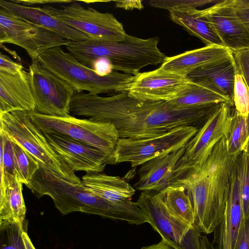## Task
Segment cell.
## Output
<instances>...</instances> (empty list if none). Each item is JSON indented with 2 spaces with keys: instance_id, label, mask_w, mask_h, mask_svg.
<instances>
[{
  "instance_id": "1",
  "label": "cell",
  "mask_w": 249,
  "mask_h": 249,
  "mask_svg": "<svg viewBox=\"0 0 249 249\" xmlns=\"http://www.w3.org/2000/svg\"><path fill=\"white\" fill-rule=\"evenodd\" d=\"M220 103L176 108L167 102L144 101L127 92L103 97L75 92L70 104V115L109 122L120 138L156 137L177 127L202 125Z\"/></svg>"
},
{
  "instance_id": "2",
  "label": "cell",
  "mask_w": 249,
  "mask_h": 249,
  "mask_svg": "<svg viewBox=\"0 0 249 249\" xmlns=\"http://www.w3.org/2000/svg\"><path fill=\"white\" fill-rule=\"evenodd\" d=\"M239 155L229 153L224 136L200 168L171 185L186 190L192 203L195 224L201 232L211 233L221 223L232 169Z\"/></svg>"
},
{
  "instance_id": "3",
  "label": "cell",
  "mask_w": 249,
  "mask_h": 249,
  "mask_svg": "<svg viewBox=\"0 0 249 249\" xmlns=\"http://www.w3.org/2000/svg\"><path fill=\"white\" fill-rule=\"evenodd\" d=\"M27 187L38 198L44 196H50L63 215L82 212L136 225L147 221L136 202L129 200L113 203L107 201L86 190L82 183L67 181L40 163Z\"/></svg>"
},
{
  "instance_id": "4",
  "label": "cell",
  "mask_w": 249,
  "mask_h": 249,
  "mask_svg": "<svg viewBox=\"0 0 249 249\" xmlns=\"http://www.w3.org/2000/svg\"><path fill=\"white\" fill-rule=\"evenodd\" d=\"M159 42L158 36L142 39L126 34L123 40L118 42L93 39L71 41L65 48L89 68L95 60L103 58L110 61L113 70L136 75L145 67L162 63L166 56L159 49Z\"/></svg>"
},
{
  "instance_id": "5",
  "label": "cell",
  "mask_w": 249,
  "mask_h": 249,
  "mask_svg": "<svg viewBox=\"0 0 249 249\" xmlns=\"http://www.w3.org/2000/svg\"><path fill=\"white\" fill-rule=\"evenodd\" d=\"M45 68L70 85L76 92L86 91L98 95L110 92H127L135 75L112 71L100 76L80 63L61 47L51 49L38 60Z\"/></svg>"
},
{
  "instance_id": "6",
  "label": "cell",
  "mask_w": 249,
  "mask_h": 249,
  "mask_svg": "<svg viewBox=\"0 0 249 249\" xmlns=\"http://www.w3.org/2000/svg\"><path fill=\"white\" fill-rule=\"evenodd\" d=\"M0 131L12 141L22 145L49 171L67 181L82 183L75 172L51 146L27 112L16 110L0 113Z\"/></svg>"
},
{
  "instance_id": "7",
  "label": "cell",
  "mask_w": 249,
  "mask_h": 249,
  "mask_svg": "<svg viewBox=\"0 0 249 249\" xmlns=\"http://www.w3.org/2000/svg\"><path fill=\"white\" fill-rule=\"evenodd\" d=\"M40 129L54 131L107 152L114 153L120 139L117 130L110 123L79 119L72 115L54 116L36 111L27 112Z\"/></svg>"
},
{
  "instance_id": "8",
  "label": "cell",
  "mask_w": 249,
  "mask_h": 249,
  "mask_svg": "<svg viewBox=\"0 0 249 249\" xmlns=\"http://www.w3.org/2000/svg\"><path fill=\"white\" fill-rule=\"evenodd\" d=\"M136 202L148 223L168 245L174 249H201V232L195 224L191 225L172 214L160 193L142 191Z\"/></svg>"
},
{
  "instance_id": "9",
  "label": "cell",
  "mask_w": 249,
  "mask_h": 249,
  "mask_svg": "<svg viewBox=\"0 0 249 249\" xmlns=\"http://www.w3.org/2000/svg\"><path fill=\"white\" fill-rule=\"evenodd\" d=\"M79 1L73 0L61 8L43 6L40 8L71 28L92 39L116 42L123 40L126 33L123 24L111 13H102L91 7L85 8Z\"/></svg>"
},
{
  "instance_id": "10",
  "label": "cell",
  "mask_w": 249,
  "mask_h": 249,
  "mask_svg": "<svg viewBox=\"0 0 249 249\" xmlns=\"http://www.w3.org/2000/svg\"><path fill=\"white\" fill-rule=\"evenodd\" d=\"M231 107L228 104L220 103L186 144L184 153L177 164L172 183L200 168L206 161L225 136Z\"/></svg>"
},
{
  "instance_id": "11",
  "label": "cell",
  "mask_w": 249,
  "mask_h": 249,
  "mask_svg": "<svg viewBox=\"0 0 249 249\" xmlns=\"http://www.w3.org/2000/svg\"><path fill=\"white\" fill-rule=\"evenodd\" d=\"M198 129L194 126H181L154 137L120 138L114 150L116 164L129 162L135 168L163 154L178 150L186 145Z\"/></svg>"
},
{
  "instance_id": "12",
  "label": "cell",
  "mask_w": 249,
  "mask_h": 249,
  "mask_svg": "<svg viewBox=\"0 0 249 249\" xmlns=\"http://www.w3.org/2000/svg\"><path fill=\"white\" fill-rule=\"evenodd\" d=\"M71 40L22 19L0 8V43H9L23 49L32 61L47 51L66 46Z\"/></svg>"
},
{
  "instance_id": "13",
  "label": "cell",
  "mask_w": 249,
  "mask_h": 249,
  "mask_svg": "<svg viewBox=\"0 0 249 249\" xmlns=\"http://www.w3.org/2000/svg\"><path fill=\"white\" fill-rule=\"evenodd\" d=\"M27 79L36 103L35 111L49 116L70 115V104L74 89L43 67L38 60L32 61Z\"/></svg>"
},
{
  "instance_id": "14",
  "label": "cell",
  "mask_w": 249,
  "mask_h": 249,
  "mask_svg": "<svg viewBox=\"0 0 249 249\" xmlns=\"http://www.w3.org/2000/svg\"><path fill=\"white\" fill-rule=\"evenodd\" d=\"M40 130L56 153L74 172L101 173L107 165L116 164L114 153L106 152L51 130Z\"/></svg>"
},
{
  "instance_id": "15",
  "label": "cell",
  "mask_w": 249,
  "mask_h": 249,
  "mask_svg": "<svg viewBox=\"0 0 249 249\" xmlns=\"http://www.w3.org/2000/svg\"><path fill=\"white\" fill-rule=\"evenodd\" d=\"M190 83L186 76L160 67L135 75L127 93L142 100L169 102L180 96Z\"/></svg>"
},
{
  "instance_id": "16",
  "label": "cell",
  "mask_w": 249,
  "mask_h": 249,
  "mask_svg": "<svg viewBox=\"0 0 249 249\" xmlns=\"http://www.w3.org/2000/svg\"><path fill=\"white\" fill-rule=\"evenodd\" d=\"M195 13L212 25L225 47L233 53L249 48V33L229 0H221L203 10L196 9Z\"/></svg>"
},
{
  "instance_id": "17",
  "label": "cell",
  "mask_w": 249,
  "mask_h": 249,
  "mask_svg": "<svg viewBox=\"0 0 249 249\" xmlns=\"http://www.w3.org/2000/svg\"><path fill=\"white\" fill-rule=\"evenodd\" d=\"M185 146L141 165L138 171L139 178L134 185V188L142 192L159 193L171 185L177 164L184 153Z\"/></svg>"
},
{
  "instance_id": "18",
  "label": "cell",
  "mask_w": 249,
  "mask_h": 249,
  "mask_svg": "<svg viewBox=\"0 0 249 249\" xmlns=\"http://www.w3.org/2000/svg\"><path fill=\"white\" fill-rule=\"evenodd\" d=\"M236 72L233 54L199 67L186 77L190 81L201 84L233 102Z\"/></svg>"
},
{
  "instance_id": "19",
  "label": "cell",
  "mask_w": 249,
  "mask_h": 249,
  "mask_svg": "<svg viewBox=\"0 0 249 249\" xmlns=\"http://www.w3.org/2000/svg\"><path fill=\"white\" fill-rule=\"evenodd\" d=\"M27 71L13 75L0 71V113L16 110L35 111L36 103L27 77Z\"/></svg>"
},
{
  "instance_id": "20",
  "label": "cell",
  "mask_w": 249,
  "mask_h": 249,
  "mask_svg": "<svg viewBox=\"0 0 249 249\" xmlns=\"http://www.w3.org/2000/svg\"><path fill=\"white\" fill-rule=\"evenodd\" d=\"M0 7L17 17L55 33L66 39L80 41L92 39L48 14L39 7H32L15 3L12 0H0Z\"/></svg>"
},
{
  "instance_id": "21",
  "label": "cell",
  "mask_w": 249,
  "mask_h": 249,
  "mask_svg": "<svg viewBox=\"0 0 249 249\" xmlns=\"http://www.w3.org/2000/svg\"><path fill=\"white\" fill-rule=\"evenodd\" d=\"M232 55L233 53L226 47L215 45L205 46L175 56H166L160 68L186 77L199 67Z\"/></svg>"
},
{
  "instance_id": "22",
  "label": "cell",
  "mask_w": 249,
  "mask_h": 249,
  "mask_svg": "<svg viewBox=\"0 0 249 249\" xmlns=\"http://www.w3.org/2000/svg\"><path fill=\"white\" fill-rule=\"evenodd\" d=\"M0 228L11 224L24 225L26 208L23 183L18 176L0 174Z\"/></svg>"
},
{
  "instance_id": "23",
  "label": "cell",
  "mask_w": 249,
  "mask_h": 249,
  "mask_svg": "<svg viewBox=\"0 0 249 249\" xmlns=\"http://www.w3.org/2000/svg\"><path fill=\"white\" fill-rule=\"evenodd\" d=\"M86 190L111 202L131 200L135 189L122 178L100 173H87L82 177Z\"/></svg>"
},
{
  "instance_id": "24",
  "label": "cell",
  "mask_w": 249,
  "mask_h": 249,
  "mask_svg": "<svg viewBox=\"0 0 249 249\" xmlns=\"http://www.w3.org/2000/svg\"><path fill=\"white\" fill-rule=\"evenodd\" d=\"M196 9L183 8L169 11L171 19L190 35L199 38L206 46L215 45L226 47L212 25L198 17Z\"/></svg>"
},
{
  "instance_id": "25",
  "label": "cell",
  "mask_w": 249,
  "mask_h": 249,
  "mask_svg": "<svg viewBox=\"0 0 249 249\" xmlns=\"http://www.w3.org/2000/svg\"><path fill=\"white\" fill-rule=\"evenodd\" d=\"M239 155L232 169L226 203L230 218L231 249L235 248L239 228L243 219L240 193V162Z\"/></svg>"
},
{
  "instance_id": "26",
  "label": "cell",
  "mask_w": 249,
  "mask_h": 249,
  "mask_svg": "<svg viewBox=\"0 0 249 249\" xmlns=\"http://www.w3.org/2000/svg\"><path fill=\"white\" fill-rule=\"evenodd\" d=\"M167 102L176 108L219 103H225L231 107L234 106L233 102L228 98L201 84L192 82L180 96Z\"/></svg>"
},
{
  "instance_id": "27",
  "label": "cell",
  "mask_w": 249,
  "mask_h": 249,
  "mask_svg": "<svg viewBox=\"0 0 249 249\" xmlns=\"http://www.w3.org/2000/svg\"><path fill=\"white\" fill-rule=\"evenodd\" d=\"M224 136L229 153L240 154L249 140V112L243 115L231 109Z\"/></svg>"
},
{
  "instance_id": "28",
  "label": "cell",
  "mask_w": 249,
  "mask_h": 249,
  "mask_svg": "<svg viewBox=\"0 0 249 249\" xmlns=\"http://www.w3.org/2000/svg\"><path fill=\"white\" fill-rule=\"evenodd\" d=\"M169 211L187 223L195 224V216L190 197L184 188L170 185L159 192Z\"/></svg>"
},
{
  "instance_id": "29",
  "label": "cell",
  "mask_w": 249,
  "mask_h": 249,
  "mask_svg": "<svg viewBox=\"0 0 249 249\" xmlns=\"http://www.w3.org/2000/svg\"><path fill=\"white\" fill-rule=\"evenodd\" d=\"M15 167L19 180L26 187L39 168L38 160L26 149L13 142Z\"/></svg>"
},
{
  "instance_id": "30",
  "label": "cell",
  "mask_w": 249,
  "mask_h": 249,
  "mask_svg": "<svg viewBox=\"0 0 249 249\" xmlns=\"http://www.w3.org/2000/svg\"><path fill=\"white\" fill-rule=\"evenodd\" d=\"M25 226L15 224L0 228V249H25L22 237Z\"/></svg>"
},
{
  "instance_id": "31",
  "label": "cell",
  "mask_w": 249,
  "mask_h": 249,
  "mask_svg": "<svg viewBox=\"0 0 249 249\" xmlns=\"http://www.w3.org/2000/svg\"><path fill=\"white\" fill-rule=\"evenodd\" d=\"M0 174L4 173L18 176L15 167L13 142L6 135L1 131H0Z\"/></svg>"
},
{
  "instance_id": "32",
  "label": "cell",
  "mask_w": 249,
  "mask_h": 249,
  "mask_svg": "<svg viewBox=\"0 0 249 249\" xmlns=\"http://www.w3.org/2000/svg\"><path fill=\"white\" fill-rule=\"evenodd\" d=\"M240 162V193L243 218L249 217V156L242 151L239 155Z\"/></svg>"
},
{
  "instance_id": "33",
  "label": "cell",
  "mask_w": 249,
  "mask_h": 249,
  "mask_svg": "<svg viewBox=\"0 0 249 249\" xmlns=\"http://www.w3.org/2000/svg\"><path fill=\"white\" fill-rule=\"evenodd\" d=\"M233 102L235 109L246 115L249 112V88L241 75L236 70L235 76Z\"/></svg>"
},
{
  "instance_id": "34",
  "label": "cell",
  "mask_w": 249,
  "mask_h": 249,
  "mask_svg": "<svg viewBox=\"0 0 249 249\" xmlns=\"http://www.w3.org/2000/svg\"><path fill=\"white\" fill-rule=\"evenodd\" d=\"M221 0H152L149 5L152 7L168 10L183 8L196 9L207 4H215Z\"/></svg>"
},
{
  "instance_id": "35",
  "label": "cell",
  "mask_w": 249,
  "mask_h": 249,
  "mask_svg": "<svg viewBox=\"0 0 249 249\" xmlns=\"http://www.w3.org/2000/svg\"><path fill=\"white\" fill-rule=\"evenodd\" d=\"M236 70L249 88V48L233 53Z\"/></svg>"
},
{
  "instance_id": "36",
  "label": "cell",
  "mask_w": 249,
  "mask_h": 249,
  "mask_svg": "<svg viewBox=\"0 0 249 249\" xmlns=\"http://www.w3.org/2000/svg\"><path fill=\"white\" fill-rule=\"evenodd\" d=\"M220 225L219 249H231L230 218L228 211L226 209Z\"/></svg>"
},
{
  "instance_id": "37",
  "label": "cell",
  "mask_w": 249,
  "mask_h": 249,
  "mask_svg": "<svg viewBox=\"0 0 249 249\" xmlns=\"http://www.w3.org/2000/svg\"><path fill=\"white\" fill-rule=\"evenodd\" d=\"M229 1L249 33V0H229Z\"/></svg>"
},
{
  "instance_id": "38",
  "label": "cell",
  "mask_w": 249,
  "mask_h": 249,
  "mask_svg": "<svg viewBox=\"0 0 249 249\" xmlns=\"http://www.w3.org/2000/svg\"><path fill=\"white\" fill-rule=\"evenodd\" d=\"M23 66L12 60L9 56L0 53V71L16 75L25 71Z\"/></svg>"
},
{
  "instance_id": "39",
  "label": "cell",
  "mask_w": 249,
  "mask_h": 249,
  "mask_svg": "<svg viewBox=\"0 0 249 249\" xmlns=\"http://www.w3.org/2000/svg\"><path fill=\"white\" fill-rule=\"evenodd\" d=\"M234 249H249V217L242 221Z\"/></svg>"
},
{
  "instance_id": "40",
  "label": "cell",
  "mask_w": 249,
  "mask_h": 249,
  "mask_svg": "<svg viewBox=\"0 0 249 249\" xmlns=\"http://www.w3.org/2000/svg\"><path fill=\"white\" fill-rule=\"evenodd\" d=\"M90 69L100 76L107 75L113 71L110 61L107 59L103 58L95 60L93 62Z\"/></svg>"
},
{
  "instance_id": "41",
  "label": "cell",
  "mask_w": 249,
  "mask_h": 249,
  "mask_svg": "<svg viewBox=\"0 0 249 249\" xmlns=\"http://www.w3.org/2000/svg\"><path fill=\"white\" fill-rule=\"evenodd\" d=\"M115 7L125 10L134 9L141 10L143 8L142 1L141 0H125L115 1Z\"/></svg>"
},
{
  "instance_id": "42",
  "label": "cell",
  "mask_w": 249,
  "mask_h": 249,
  "mask_svg": "<svg viewBox=\"0 0 249 249\" xmlns=\"http://www.w3.org/2000/svg\"><path fill=\"white\" fill-rule=\"evenodd\" d=\"M13 2L18 3L20 4L29 6V5L34 4H50L52 3L60 2V3H66L67 4L72 2L73 0H12Z\"/></svg>"
},
{
  "instance_id": "43",
  "label": "cell",
  "mask_w": 249,
  "mask_h": 249,
  "mask_svg": "<svg viewBox=\"0 0 249 249\" xmlns=\"http://www.w3.org/2000/svg\"><path fill=\"white\" fill-rule=\"evenodd\" d=\"M141 249H174L166 244L162 240L157 244L144 246Z\"/></svg>"
},
{
  "instance_id": "44",
  "label": "cell",
  "mask_w": 249,
  "mask_h": 249,
  "mask_svg": "<svg viewBox=\"0 0 249 249\" xmlns=\"http://www.w3.org/2000/svg\"><path fill=\"white\" fill-rule=\"evenodd\" d=\"M22 237L24 244L25 249H36L33 244L26 231L22 233Z\"/></svg>"
},
{
  "instance_id": "45",
  "label": "cell",
  "mask_w": 249,
  "mask_h": 249,
  "mask_svg": "<svg viewBox=\"0 0 249 249\" xmlns=\"http://www.w3.org/2000/svg\"><path fill=\"white\" fill-rule=\"evenodd\" d=\"M249 156V140L245 145L243 151Z\"/></svg>"
}]
</instances>
